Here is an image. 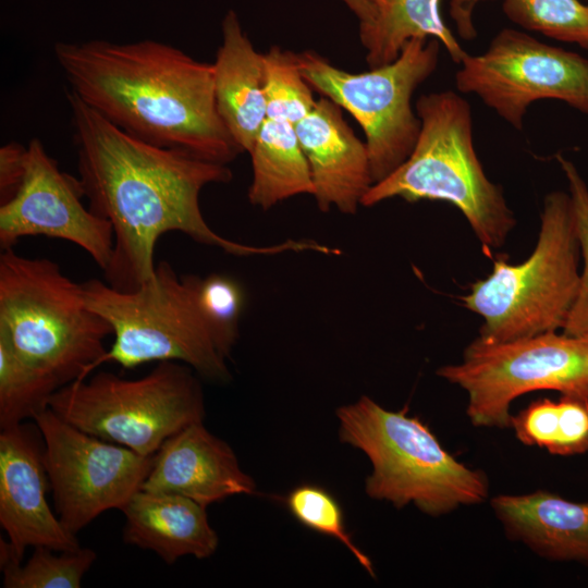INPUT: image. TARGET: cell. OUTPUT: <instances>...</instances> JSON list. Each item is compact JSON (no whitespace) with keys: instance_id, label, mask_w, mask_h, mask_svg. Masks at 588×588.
Masks as SVG:
<instances>
[{"instance_id":"d6a6232c","label":"cell","mask_w":588,"mask_h":588,"mask_svg":"<svg viewBox=\"0 0 588 588\" xmlns=\"http://www.w3.org/2000/svg\"><path fill=\"white\" fill-rule=\"evenodd\" d=\"M587 7H588V3H587Z\"/></svg>"},{"instance_id":"83f0119b","label":"cell","mask_w":588,"mask_h":588,"mask_svg":"<svg viewBox=\"0 0 588 588\" xmlns=\"http://www.w3.org/2000/svg\"><path fill=\"white\" fill-rule=\"evenodd\" d=\"M558 160L568 182L574 223L583 258L578 292L562 330L571 335H588V186L572 161L560 155Z\"/></svg>"},{"instance_id":"44dd1931","label":"cell","mask_w":588,"mask_h":588,"mask_svg":"<svg viewBox=\"0 0 588 588\" xmlns=\"http://www.w3.org/2000/svg\"><path fill=\"white\" fill-rule=\"evenodd\" d=\"M248 154L253 181L247 196L253 206L268 210L291 197L314 195L309 164L293 123L267 118Z\"/></svg>"},{"instance_id":"8fae6325","label":"cell","mask_w":588,"mask_h":588,"mask_svg":"<svg viewBox=\"0 0 588 588\" xmlns=\"http://www.w3.org/2000/svg\"><path fill=\"white\" fill-rule=\"evenodd\" d=\"M460 64L456 88L477 95L517 130L528 107L541 99L588 113V60L525 32L503 28L483 53L466 54Z\"/></svg>"},{"instance_id":"6da1fadb","label":"cell","mask_w":588,"mask_h":588,"mask_svg":"<svg viewBox=\"0 0 588 588\" xmlns=\"http://www.w3.org/2000/svg\"><path fill=\"white\" fill-rule=\"evenodd\" d=\"M65 95L78 183L89 210L113 229L112 257L103 271L112 287L132 292L148 282L156 271L158 238L171 231L235 256L321 250V244L309 240L256 246L219 235L203 216L199 195L206 185L232 180L228 164L145 142L108 121L72 90Z\"/></svg>"},{"instance_id":"52a82bcc","label":"cell","mask_w":588,"mask_h":588,"mask_svg":"<svg viewBox=\"0 0 588 588\" xmlns=\"http://www.w3.org/2000/svg\"><path fill=\"white\" fill-rule=\"evenodd\" d=\"M197 275H179L168 261L132 292L107 282H83L87 305L111 326L114 340L96 368L114 362L125 369L150 362H180L212 381L230 379L196 301ZM95 368V369H96Z\"/></svg>"},{"instance_id":"f1b7e54d","label":"cell","mask_w":588,"mask_h":588,"mask_svg":"<svg viewBox=\"0 0 588 588\" xmlns=\"http://www.w3.org/2000/svg\"><path fill=\"white\" fill-rule=\"evenodd\" d=\"M559 402L539 399L511 416L510 428L517 440L528 446H538L553 454L558 441Z\"/></svg>"},{"instance_id":"ac0fdd59","label":"cell","mask_w":588,"mask_h":588,"mask_svg":"<svg viewBox=\"0 0 588 588\" xmlns=\"http://www.w3.org/2000/svg\"><path fill=\"white\" fill-rule=\"evenodd\" d=\"M121 511L124 542L155 552L168 565L185 555L207 559L218 548L206 507L189 498L140 489Z\"/></svg>"},{"instance_id":"cb8c5ba5","label":"cell","mask_w":588,"mask_h":588,"mask_svg":"<svg viewBox=\"0 0 588 588\" xmlns=\"http://www.w3.org/2000/svg\"><path fill=\"white\" fill-rule=\"evenodd\" d=\"M47 547H35L32 556L22 563L0 562L4 588H79L86 572L97 559L90 548H78L54 554Z\"/></svg>"},{"instance_id":"5b68a950","label":"cell","mask_w":588,"mask_h":588,"mask_svg":"<svg viewBox=\"0 0 588 588\" xmlns=\"http://www.w3.org/2000/svg\"><path fill=\"white\" fill-rule=\"evenodd\" d=\"M110 323L86 303L82 283L49 258L0 255V336L61 387L87 378L105 355Z\"/></svg>"},{"instance_id":"e0dca14e","label":"cell","mask_w":588,"mask_h":588,"mask_svg":"<svg viewBox=\"0 0 588 588\" xmlns=\"http://www.w3.org/2000/svg\"><path fill=\"white\" fill-rule=\"evenodd\" d=\"M491 509L506 536L537 555L588 566V503L547 490L499 494Z\"/></svg>"},{"instance_id":"5bb4252c","label":"cell","mask_w":588,"mask_h":588,"mask_svg":"<svg viewBox=\"0 0 588 588\" xmlns=\"http://www.w3.org/2000/svg\"><path fill=\"white\" fill-rule=\"evenodd\" d=\"M40 436L37 426L23 422L0 432V525L8 536L0 540V562L22 563L28 547L57 552L81 548L46 500L50 485Z\"/></svg>"},{"instance_id":"4fadbf2b","label":"cell","mask_w":588,"mask_h":588,"mask_svg":"<svg viewBox=\"0 0 588 588\" xmlns=\"http://www.w3.org/2000/svg\"><path fill=\"white\" fill-rule=\"evenodd\" d=\"M83 197L78 180L60 170L39 138H32L22 184L0 206L1 249L13 248L25 236L61 238L83 248L105 271L112 257L113 229L83 205Z\"/></svg>"},{"instance_id":"7c38bea8","label":"cell","mask_w":588,"mask_h":588,"mask_svg":"<svg viewBox=\"0 0 588 588\" xmlns=\"http://www.w3.org/2000/svg\"><path fill=\"white\" fill-rule=\"evenodd\" d=\"M57 515L72 534L108 510H122L142 489L154 456L89 434L51 408L35 416Z\"/></svg>"},{"instance_id":"7a4b0ae2","label":"cell","mask_w":588,"mask_h":588,"mask_svg":"<svg viewBox=\"0 0 588 588\" xmlns=\"http://www.w3.org/2000/svg\"><path fill=\"white\" fill-rule=\"evenodd\" d=\"M53 53L69 89L131 135L222 164L243 152L218 112L212 63L154 39L58 41Z\"/></svg>"},{"instance_id":"f546056e","label":"cell","mask_w":588,"mask_h":588,"mask_svg":"<svg viewBox=\"0 0 588 588\" xmlns=\"http://www.w3.org/2000/svg\"><path fill=\"white\" fill-rule=\"evenodd\" d=\"M558 441L554 455L569 456L588 452V399L561 395Z\"/></svg>"},{"instance_id":"d4e9b609","label":"cell","mask_w":588,"mask_h":588,"mask_svg":"<svg viewBox=\"0 0 588 588\" xmlns=\"http://www.w3.org/2000/svg\"><path fill=\"white\" fill-rule=\"evenodd\" d=\"M267 118L296 124L315 107L313 88L303 77L296 53L278 46L265 53Z\"/></svg>"},{"instance_id":"603a6c76","label":"cell","mask_w":588,"mask_h":588,"mask_svg":"<svg viewBox=\"0 0 588 588\" xmlns=\"http://www.w3.org/2000/svg\"><path fill=\"white\" fill-rule=\"evenodd\" d=\"M60 388L51 372L22 357L0 336V429L34 419Z\"/></svg>"},{"instance_id":"4dcf8cb0","label":"cell","mask_w":588,"mask_h":588,"mask_svg":"<svg viewBox=\"0 0 588 588\" xmlns=\"http://www.w3.org/2000/svg\"><path fill=\"white\" fill-rule=\"evenodd\" d=\"M26 147L10 142L0 148V197L1 204L17 192L25 172Z\"/></svg>"},{"instance_id":"3957f363","label":"cell","mask_w":588,"mask_h":588,"mask_svg":"<svg viewBox=\"0 0 588 588\" xmlns=\"http://www.w3.org/2000/svg\"><path fill=\"white\" fill-rule=\"evenodd\" d=\"M421 127L408 158L362 200L371 207L400 197L442 200L466 218L486 254L501 247L516 224L502 188L482 169L473 140L468 102L452 90L422 95L416 102Z\"/></svg>"},{"instance_id":"9c48e42d","label":"cell","mask_w":588,"mask_h":588,"mask_svg":"<svg viewBox=\"0 0 588 588\" xmlns=\"http://www.w3.org/2000/svg\"><path fill=\"white\" fill-rule=\"evenodd\" d=\"M439 52L438 39L412 38L394 61L362 73L341 70L310 50L296 53L310 87L347 110L364 130L373 184L395 171L415 147L421 123L412 96L436 70Z\"/></svg>"},{"instance_id":"ffe728a7","label":"cell","mask_w":588,"mask_h":588,"mask_svg":"<svg viewBox=\"0 0 588 588\" xmlns=\"http://www.w3.org/2000/svg\"><path fill=\"white\" fill-rule=\"evenodd\" d=\"M372 16L359 24V39L370 69L391 63L412 38H436L451 59L467 54L440 15L441 0H368Z\"/></svg>"},{"instance_id":"d6986e66","label":"cell","mask_w":588,"mask_h":588,"mask_svg":"<svg viewBox=\"0 0 588 588\" xmlns=\"http://www.w3.org/2000/svg\"><path fill=\"white\" fill-rule=\"evenodd\" d=\"M221 30L212 63L217 108L235 143L249 152L267 119L265 54L254 48L233 10L225 14Z\"/></svg>"},{"instance_id":"1f68e13d","label":"cell","mask_w":588,"mask_h":588,"mask_svg":"<svg viewBox=\"0 0 588 588\" xmlns=\"http://www.w3.org/2000/svg\"><path fill=\"white\" fill-rule=\"evenodd\" d=\"M357 16L359 24L367 23L372 16V7L368 0H340Z\"/></svg>"},{"instance_id":"2e32d148","label":"cell","mask_w":588,"mask_h":588,"mask_svg":"<svg viewBox=\"0 0 588 588\" xmlns=\"http://www.w3.org/2000/svg\"><path fill=\"white\" fill-rule=\"evenodd\" d=\"M142 489L180 494L207 507L232 495L254 494L256 485L231 446L200 421L161 445Z\"/></svg>"},{"instance_id":"9a60e30c","label":"cell","mask_w":588,"mask_h":588,"mask_svg":"<svg viewBox=\"0 0 588 588\" xmlns=\"http://www.w3.org/2000/svg\"><path fill=\"white\" fill-rule=\"evenodd\" d=\"M294 126L309 164L318 209L355 215L373 185L366 143L343 119L341 107L324 96Z\"/></svg>"},{"instance_id":"484cf974","label":"cell","mask_w":588,"mask_h":588,"mask_svg":"<svg viewBox=\"0 0 588 588\" xmlns=\"http://www.w3.org/2000/svg\"><path fill=\"white\" fill-rule=\"evenodd\" d=\"M196 301L219 352L229 358L238 338L244 292L233 278L212 273L197 275Z\"/></svg>"},{"instance_id":"30bf717a","label":"cell","mask_w":588,"mask_h":588,"mask_svg":"<svg viewBox=\"0 0 588 588\" xmlns=\"http://www.w3.org/2000/svg\"><path fill=\"white\" fill-rule=\"evenodd\" d=\"M437 375L467 394L466 414L479 428H510L511 404L540 390L588 399V335L550 331L511 341L478 335L457 364Z\"/></svg>"},{"instance_id":"277c9868","label":"cell","mask_w":588,"mask_h":588,"mask_svg":"<svg viewBox=\"0 0 588 588\" xmlns=\"http://www.w3.org/2000/svg\"><path fill=\"white\" fill-rule=\"evenodd\" d=\"M343 443L363 451L372 470L366 493L401 509L414 504L437 517L489 497L485 473L457 461L418 417L393 412L363 395L336 409Z\"/></svg>"},{"instance_id":"ba28073f","label":"cell","mask_w":588,"mask_h":588,"mask_svg":"<svg viewBox=\"0 0 588 588\" xmlns=\"http://www.w3.org/2000/svg\"><path fill=\"white\" fill-rule=\"evenodd\" d=\"M49 408L76 428L145 456L205 417L200 382L180 362H159L138 379L100 371L75 380L51 396Z\"/></svg>"},{"instance_id":"7402d4cb","label":"cell","mask_w":588,"mask_h":588,"mask_svg":"<svg viewBox=\"0 0 588 588\" xmlns=\"http://www.w3.org/2000/svg\"><path fill=\"white\" fill-rule=\"evenodd\" d=\"M485 0H452L451 15L466 39L476 35L471 12ZM504 14L527 30L588 50V7L579 0H503Z\"/></svg>"},{"instance_id":"8992f818","label":"cell","mask_w":588,"mask_h":588,"mask_svg":"<svg viewBox=\"0 0 588 588\" xmlns=\"http://www.w3.org/2000/svg\"><path fill=\"white\" fill-rule=\"evenodd\" d=\"M579 259L571 196L552 192L531 255L518 265L494 259L492 272L461 297L483 319L479 335L511 341L563 329L578 292Z\"/></svg>"},{"instance_id":"4316f807","label":"cell","mask_w":588,"mask_h":588,"mask_svg":"<svg viewBox=\"0 0 588 588\" xmlns=\"http://www.w3.org/2000/svg\"><path fill=\"white\" fill-rule=\"evenodd\" d=\"M285 504L295 519L316 532L340 541L375 576L370 559L354 543L345 527L342 507L328 490L316 485H301L289 492Z\"/></svg>"}]
</instances>
